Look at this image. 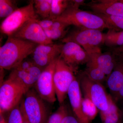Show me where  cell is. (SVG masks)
<instances>
[{
    "instance_id": "cell-1",
    "label": "cell",
    "mask_w": 123,
    "mask_h": 123,
    "mask_svg": "<svg viewBox=\"0 0 123 123\" xmlns=\"http://www.w3.org/2000/svg\"><path fill=\"white\" fill-rule=\"evenodd\" d=\"M38 44L12 36L0 48V67L3 69H12L33 54Z\"/></svg>"
},
{
    "instance_id": "cell-2",
    "label": "cell",
    "mask_w": 123,
    "mask_h": 123,
    "mask_svg": "<svg viewBox=\"0 0 123 123\" xmlns=\"http://www.w3.org/2000/svg\"><path fill=\"white\" fill-rule=\"evenodd\" d=\"M56 20L65 23L69 26H75L81 29L101 31L105 29H109L107 24L99 15L70 7Z\"/></svg>"
},
{
    "instance_id": "cell-3",
    "label": "cell",
    "mask_w": 123,
    "mask_h": 123,
    "mask_svg": "<svg viewBox=\"0 0 123 123\" xmlns=\"http://www.w3.org/2000/svg\"><path fill=\"white\" fill-rule=\"evenodd\" d=\"M104 34L101 31L77 28L68 33L61 41L64 43L69 42L76 43L90 56L102 52L100 46L104 44Z\"/></svg>"
},
{
    "instance_id": "cell-4",
    "label": "cell",
    "mask_w": 123,
    "mask_h": 123,
    "mask_svg": "<svg viewBox=\"0 0 123 123\" xmlns=\"http://www.w3.org/2000/svg\"><path fill=\"white\" fill-rule=\"evenodd\" d=\"M24 96L20 105L23 115L30 123H47L48 118L44 100L34 89L28 91Z\"/></svg>"
},
{
    "instance_id": "cell-5",
    "label": "cell",
    "mask_w": 123,
    "mask_h": 123,
    "mask_svg": "<svg viewBox=\"0 0 123 123\" xmlns=\"http://www.w3.org/2000/svg\"><path fill=\"white\" fill-rule=\"evenodd\" d=\"M75 69L59 56L56 60L53 75V82L56 98L62 104L68 95L69 89L74 79Z\"/></svg>"
},
{
    "instance_id": "cell-6",
    "label": "cell",
    "mask_w": 123,
    "mask_h": 123,
    "mask_svg": "<svg viewBox=\"0 0 123 123\" xmlns=\"http://www.w3.org/2000/svg\"><path fill=\"white\" fill-rule=\"evenodd\" d=\"M37 19L38 15L35 10L34 1H31L4 19L0 24L1 32L8 37L11 36L27 22Z\"/></svg>"
},
{
    "instance_id": "cell-7",
    "label": "cell",
    "mask_w": 123,
    "mask_h": 123,
    "mask_svg": "<svg viewBox=\"0 0 123 123\" xmlns=\"http://www.w3.org/2000/svg\"><path fill=\"white\" fill-rule=\"evenodd\" d=\"M79 81L84 97L90 99L99 111H104L108 109L110 95L108 94L102 84L93 81L84 74Z\"/></svg>"
},
{
    "instance_id": "cell-8",
    "label": "cell",
    "mask_w": 123,
    "mask_h": 123,
    "mask_svg": "<svg viewBox=\"0 0 123 123\" xmlns=\"http://www.w3.org/2000/svg\"><path fill=\"white\" fill-rule=\"evenodd\" d=\"M26 93L21 86L8 78L1 83L0 88V114L3 115L20 104Z\"/></svg>"
},
{
    "instance_id": "cell-9",
    "label": "cell",
    "mask_w": 123,
    "mask_h": 123,
    "mask_svg": "<svg viewBox=\"0 0 123 123\" xmlns=\"http://www.w3.org/2000/svg\"><path fill=\"white\" fill-rule=\"evenodd\" d=\"M57 58L43 69L34 86L40 97L44 101L50 103H54L57 99L53 75Z\"/></svg>"
},
{
    "instance_id": "cell-10",
    "label": "cell",
    "mask_w": 123,
    "mask_h": 123,
    "mask_svg": "<svg viewBox=\"0 0 123 123\" xmlns=\"http://www.w3.org/2000/svg\"><path fill=\"white\" fill-rule=\"evenodd\" d=\"M38 19H34L26 22L12 36L18 38L33 42L36 44H53L51 40L46 35L44 30L40 25Z\"/></svg>"
},
{
    "instance_id": "cell-11",
    "label": "cell",
    "mask_w": 123,
    "mask_h": 123,
    "mask_svg": "<svg viewBox=\"0 0 123 123\" xmlns=\"http://www.w3.org/2000/svg\"><path fill=\"white\" fill-rule=\"evenodd\" d=\"M63 44H38L32 55V60L36 65L44 69L60 56Z\"/></svg>"
},
{
    "instance_id": "cell-12",
    "label": "cell",
    "mask_w": 123,
    "mask_h": 123,
    "mask_svg": "<svg viewBox=\"0 0 123 123\" xmlns=\"http://www.w3.org/2000/svg\"><path fill=\"white\" fill-rule=\"evenodd\" d=\"M43 69L35 64L26 70L13 68L8 78L21 86L26 92L34 86Z\"/></svg>"
},
{
    "instance_id": "cell-13",
    "label": "cell",
    "mask_w": 123,
    "mask_h": 123,
    "mask_svg": "<svg viewBox=\"0 0 123 123\" xmlns=\"http://www.w3.org/2000/svg\"><path fill=\"white\" fill-rule=\"evenodd\" d=\"M87 6L96 14L123 17L122 0H92Z\"/></svg>"
},
{
    "instance_id": "cell-14",
    "label": "cell",
    "mask_w": 123,
    "mask_h": 123,
    "mask_svg": "<svg viewBox=\"0 0 123 123\" xmlns=\"http://www.w3.org/2000/svg\"><path fill=\"white\" fill-rule=\"evenodd\" d=\"M68 95L74 115L80 123H90L82 106V92L79 81L75 78L69 89Z\"/></svg>"
},
{
    "instance_id": "cell-15",
    "label": "cell",
    "mask_w": 123,
    "mask_h": 123,
    "mask_svg": "<svg viewBox=\"0 0 123 123\" xmlns=\"http://www.w3.org/2000/svg\"><path fill=\"white\" fill-rule=\"evenodd\" d=\"M90 60L94 62L102 70L107 78L114 70L118 60L111 52L93 54L90 55Z\"/></svg>"
},
{
    "instance_id": "cell-16",
    "label": "cell",
    "mask_w": 123,
    "mask_h": 123,
    "mask_svg": "<svg viewBox=\"0 0 123 123\" xmlns=\"http://www.w3.org/2000/svg\"><path fill=\"white\" fill-rule=\"evenodd\" d=\"M118 59L114 69L106 79L108 87L112 98L115 96L123 85V59Z\"/></svg>"
},
{
    "instance_id": "cell-17",
    "label": "cell",
    "mask_w": 123,
    "mask_h": 123,
    "mask_svg": "<svg viewBox=\"0 0 123 123\" xmlns=\"http://www.w3.org/2000/svg\"><path fill=\"white\" fill-rule=\"evenodd\" d=\"M102 123H122L123 115L116 105L112 96L110 95L108 109L104 111H99Z\"/></svg>"
},
{
    "instance_id": "cell-18",
    "label": "cell",
    "mask_w": 123,
    "mask_h": 123,
    "mask_svg": "<svg viewBox=\"0 0 123 123\" xmlns=\"http://www.w3.org/2000/svg\"><path fill=\"white\" fill-rule=\"evenodd\" d=\"M85 73L88 78L95 82L102 84L107 79V76L102 70L90 60L86 64Z\"/></svg>"
},
{
    "instance_id": "cell-19",
    "label": "cell",
    "mask_w": 123,
    "mask_h": 123,
    "mask_svg": "<svg viewBox=\"0 0 123 123\" xmlns=\"http://www.w3.org/2000/svg\"><path fill=\"white\" fill-rule=\"evenodd\" d=\"M82 49L80 46L73 42L65 43L62 46L60 56L65 62L70 66L75 55Z\"/></svg>"
},
{
    "instance_id": "cell-20",
    "label": "cell",
    "mask_w": 123,
    "mask_h": 123,
    "mask_svg": "<svg viewBox=\"0 0 123 123\" xmlns=\"http://www.w3.org/2000/svg\"><path fill=\"white\" fill-rule=\"evenodd\" d=\"M104 44L111 48L123 46V31L108 30L104 34Z\"/></svg>"
},
{
    "instance_id": "cell-21",
    "label": "cell",
    "mask_w": 123,
    "mask_h": 123,
    "mask_svg": "<svg viewBox=\"0 0 123 123\" xmlns=\"http://www.w3.org/2000/svg\"><path fill=\"white\" fill-rule=\"evenodd\" d=\"M33 1L36 14L40 15L43 19L49 18L52 0H35Z\"/></svg>"
},
{
    "instance_id": "cell-22",
    "label": "cell",
    "mask_w": 123,
    "mask_h": 123,
    "mask_svg": "<svg viewBox=\"0 0 123 123\" xmlns=\"http://www.w3.org/2000/svg\"><path fill=\"white\" fill-rule=\"evenodd\" d=\"M70 6V0H52L50 15L49 18L56 20Z\"/></svg>"
},
{
    "instance_id": "cell-23",
    "label": "cell",
    "mask_w": 123,
    "mask_h": 123,
    "mask_svg": "<svg viewBox=\"0 0 123 123\" xmlns=\"http://www.w3.org/2000/svg\"><path fill=\"white\" fill-rule=\"evenodd\" d=\"M82 106L86 116L91 122L97 116L99 110L90 99L86 97L82 98Z\"/></svg>"
},
{
    "instance_id": "cell-24",
    "label": "cell",
    "mask_w": 123,
    "mask_h": 123,
    "mask_svg": "<svg viewBox=\"0 0 123 123\" xmlns=\"http://www.w3.org/2000/svg\"><path fill=\"white\" fill-rule=\"evenodd\" d=\"M97 14L104 20L109 27V30L113 29L117 31H123V17Z\"/></svg>"
},
{
    "instance_id": "cell-25",
    "label": "cell",
    "mask_w": 123,
    "mask_h": 123,
    "mask_svg": "<svg viewBox=\"0 0 123 123\" xmlns=\"http://www.w3.org/2000/svg\"><path fill=\"white\" fill-rule=\"evenodd\" d=\"M18 8L15 1L0 0V17L5 19Z\"/></svg>"
},
{
    "instance_id": "cell-26",
    "label": "cell",
    "mask_w": 123,
    "mask_h": 123,
    "mask_svg": "<svg viewBox=\"0 0 123 123\" xmlns=\"http://www.w3.org/2000/svg\"><path fill=\"white\" fill-rule=\"evenodd\" d=\"M69 27L44 31L47 37L53 41V40L62 39L65 37L68 34Z\"/></svg>"
},
{
    "instance_id": "cell-27",
    "label": "cell",
    "mask_w": 123,
    "mask_h": 123,
    "mask_svg": "<svg viewBox=\"0 0 123 123\" xmlns=\"http://www.w3.org/2000/svg\"><path fill=\"white\" fill-rule=\"evenodd\" d=\"M9 112L7 123H23L24 118L19 104Z\"/></svg>"
},
{
    "instance_id": "cell-28",
    "label": "cell",
    "mask_w": 123,
    "mask_h": 123,
    "mask_svg": "<svg viewBox=\"0 0 123 123\" xmlns=\"http://www.w3.org/2000/svg\"><path fill=\"white\" fill-rule=\"evenodd\" d=\"M68 112L65 106L61 105L48 117L47 123H62L64 117Z\"/></svg>"
},
{
    "instance_id": "cell-29",
    "label": "cell",
    "mask_w": 123,
    "mask_h": 123,
    "mask_svg": "<svg viewBox=\"0 0 123 123\" xmlns=\"http://www.w3.org/2000/svg\"><path fill=\"white\" fill-rule=\"evenodd\" d=\"M55 20L50 18L43 19L42 20H38V22L44 31L49 30Z\"/></svg>"
},
{
    "instance_id": "cell-30",
    "label": "cell",
    "mask_w": 123,
    "mask_h": 123,
    "mask_svg": "<svg viewBox=\"0 0 123 123\" xmlns=\"http://www.w3.org/2000/svg\"><path fill=\"white\" fill-rule=\"evenodd\" d=\"M62 123H80L74 115L67 112L62 119Z\"/></svg>"
},
{
    "instance_id": "cell-31",
    "label": "cell",
    "mask_w": 123,
    "mask_h": 123,
    "mask_svg": "<svg viewBox=\"0 0 123 123\" xmlns=\"http://www.w3.org/2000/svg\"><path fill=\"white\" fill-rule=\"evenodd\" d=\"M110 51L117 59H123V46L111 48Z\"/></svg>"
},
{
    "instance_id": "cell-32",
    "label": "cell",
    "mask_w": 123,
    "mask_h": 123,
    "mask_svg": "<svg viewBox=\"0 0 123 123\" xmlns=\"http://www.w3.org/2000/svg\"><path fill=\"white\" fill-rule=\"evenodd\" d=\"M85 1L84 0H70L69 7L75 9H79L80 6L85 4Z\"/></svg>"
},
{
    "instance_id": "cell-33",
    "label": "cell",
    "mask_w": 123,
    "mask_h": 123,
    "mask_svg": "<svg viewBox=\"0 0 123 123\" xmlns=\"http://www.w3.org/2000/svg\"><path fill=\"white\" fill-rule=\"evenodd\" d=\"M113 98L115 102L123 101V85L119 92Z\"/></svg>"
},
{
    "instance_id": "cell-34",
    "label": "cell",
    "mask_w": 123,
    "mask_h": 123,
    "mask_svg": "<svg viewBox=\"0 0 123 123\" xmlns=\"http://www.w3.org/2000/svg\"><path fill=\"white\" fill-rule=\"evenodd\" d=\"M0 123H7V121L5 119L4 117L3 116V115H0Z\"/></svg>"
},
{
    "instance_id": "cell-35",
    "label": "cell",
    "mask_w": 123,
    "mask_h": 123,
    "mask_svg": "<svg viewBox=\"0 0 123 123\" xmlns=\"http://www.w3.org/2000/svg\"><path fill=\"white\" fill-rule=\"evenodd\" d=\"M23 118H24V121H23V123H30L27 120L26 118L24 116H23Z\"/></svg>"
},
{
    "instance_id": "cell-36",
    "label": "cell",
    "mask_w": 123,
    "mask_h": 123,
    "mask_svg": "<svg viewBox=\"0 0 123 123\" xmlns=\"http://www.w3.org/2000/svg\"><path fill=\"white\" fill-rule=\"evenodd\" d=\"M122 112H123V110H122Z\"/></svg>"
},
{
    "instance_id": "cell-37",
    "label": "cell",
    "mask_w": 123,
    "mask_h": 123,
    "mask_svg": "<svg viewBox=\"0 0 123 123\" xmlns=\"http://www.w3.org/2000/svg\"><path fill=\"white\" fill-rule=\"evenodd\" d=\"M122 0V1H123V0Z\"/></svg>"
}]
</instances>
